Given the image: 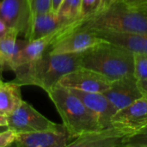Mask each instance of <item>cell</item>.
Listing matches in <instances>:
<instances>
[{
	"mask_svg": "<svg viewBox=\"0 0 147 147\" xmlns=\"http://www.w3.org/2000/svg\"><path fill=\"white\" fill-rule=\"evenodd\" d=\"M82 53L51 54L47 51L37 60L16 67L13 80L21 86L33 85L47 93L66 74L81 67Z\"/></svg>",
	"mask_w": 147,
	"mask_h": 147,
	"instance_id": "cell-1",
	"label": "cell"
},
{
	"mask_svg": "<svg viewBox=\"0 0 147 147\" xmlns=\"http://www.w3.org/2000/svg\"><path fill=\"white\" fill-rule=\"evenodd\" d=\"M81 67L100 73L111 82L134 77V54L104 40L82 53Z\"/></svg>",
	"mask_w": 147,
	"mask_h": 147,
	"instance_id": "cell-2",
	"label": "cell"
},
{
	"mask_svg": "<svg viewBox=\"0 0 147 147\" xmlns=\"http://www.w3.org/2000/svg\"><path fill=\"white\" fill-rule=\"evenodd\" d=\"M81 26L95 30L147 34V13L116 0L84 20Z\"/></svg>",
	"mask_w": 147,
	"mask_h": 147,
	"instance_id": "cell-3",
	"label": "cell"
},
{
	"mask_svg": "<svg viewBox=\"0 0 147 147\" xmlns=\"http://www.w3.org/2000/svg\"><path fill=\"white\" fill-rule=\"evenodd\" d=\"M47 95L72 140L84 134L102 128L96 117L69 89L57 84Z\"/></svg>",
	"mask_w": 147,
	"mask_h": 147,
	"instance_id": "cell-4",
	"label": "cell"
},
{
	"mask_svg": "<svg viewBox=\"0 0 147 147\" xmlns=\"http://www.w3.org/2000/svg\"><path fill=\"white\" fill-rule=\"evenodd\" d=\"M7 126L16 134H28L64 127L63 124L59 125L48 120L25 101L14 113L7 116Z\"/></svg>",
	"mask_w": 147,
	"mask_h": 147,
	"instance_id": "cell-5",
	"label": "cell"
},
{
	"mask_svg": "<svg viewBox=\"0 0 147 147\" xmlns=\"http://www.w3.org/2000/svg\"><path fill=\"white\" fill-rule=\"evenodd\" d=\"M82 22L59 37L47 52L51 54L83 53L104 41L93 29L82 27Z\"/></svg>",
	"mask_w": 147,
	"mask_h": 147,
	"instance_id": "cell-6",
	"label": "cell"
},
{
	"mask_svg": "<svg viewBox=\"0 0 147 147\" xmlns=\"http://www.w3.org/2000/svg\"><path fill=\"white\" fill-rule=\"evenodd\" d=\"M58 84L68 89L85 92L103 93L110 87L111 81L100 73L79 67L64 76Z\"/></svg>",
	"mask_w": 147,
	"mask_h": 147,
	"instance_id": "cell-7",
	"label": "cell"
},
{
	"mask_svg": "<svg viewBox=\"0 0 147 147\" xmlns=\"http://www.w3.org/2000/svg\"><path fill=\"white\" fill-rule=\"evenodd\" d=\"M111 125L130 134L147 127V98L141 97L131 105L117 111Z\"/></svg>",
	"mask_w": 147,
	"mask_h": 147,
	"instance_id": "cell-8",
	"label": "cell"
},
{
	"mask_svg": "<svg viewBox=\"0 0 147 147\" xmlns=\"http://www.w3.org/2000/svg\"><path fill=\"white\" fill-rule=\"evenodd\" d=\"M130 134L115 127L109 126L84 134L74 139L69 147H117L124 146Z\"/></svg>",
	"mask_w": 147,
	"mask_h": 147,
	"instance_id": "cell-9",
	"label": "cell"
},
{
	"mask_svg": "<svg viewBox=\"0 0 147 147\" xmlns=\"http://www.w3.org/2000/svg\"><path fill=\"white\" fill-rule=\"evenodd\" d=\"M72 139L65 127L59 129H49L28 134H16L13 146L22 147H65Z\"/></svg>",
	"mask_w": 147,
	"mask_h": 147,
	"instance_id": "cell-10",
	"label": "cell"
},
{
	"mask_svg": "<svg viewBox=\"0 0 147 147\" xmlns=\"http://www.w3.org/2000/svg\"><path fill=\"white\" fill-rule=\"evenodd\" d=\"M103 94L116 112L143 97L138 80L134 76L112 81L110 87Z\"/></svg>",
	"mask_w": 147,
	"mask_h": 147,
	"instance_id": "cell-11",
	"label": "cell"
},
{
	"mask_svg": "<svg viewBox=\"0 0 147 147\" xmlns=\"http://www.w3.org/2000/svg\"><path fill=\"white\" fill-rule=\"evenodd\" d=\"M31 11L28 0H2L0 4V19L9 29L25 35Z\"/></svg>",
	"mask_w": 147,
	"mask_h": 147,
	"instance_id": "cell-12",
	"label": "cell"
},
{
	"mask_svg": "<svg viewBox=\"0 0 147 147\" xmlns=\"http://www.w3.org/2000/svg\"><path fill=\"white\" fill-rule=\"evenodd\" d=\"M74 21L76 20L61 18L53 10L31 16L28 30L24 35L25 39L28 40H34L44 37L63 28Z\"/></svg>",
	"mask_w": 147,
	"mask_h": 147,
	"instance_id": "cell-13",
	"label": "cell"
},
{
	"mask_svg": "<svg viewBox=\"0 0 147 147\" xmlns=\"http://www.w3.org/2000/svg\"><path fill=\"white\" fill-rule=\"evenodd\" d=\"M69 90L77 96L86 108L96 117L102 128L111 126V119L116 111L103 93L85 92L73 89Z\"/></svg>",
	"mask_w": 147,
	"mask_h": 147,
	"instance_id": "cell-14",
	"label": "cell"
},
{
	"mask_svg": "<svg viewBox=\"0 0 147 147\" xmlns=\"http://www.w3.org/2000/svg\"><path fill=\"white\" fill-rule=\"evenodd\" d=\"M96 34L107 42L134 53H147V34L95 30Z\"/></svg>",
	"mask_w": 147,
	"mask_h": 147,
	"instance_id": "cell-15",
	"label": "cell"
},
{
	"mask_svg": "<svg viewBox=\"0 0 147 147\" xmlns=\"http://www.w3.org/2000/svg\"><path fill=\"white\" fill-rule=\"evenodd\" d=\"M22 102L20 84L14 81L0 83V115L5 116L11 115Z\"/></svg>",
	"mask_w": 147,
	"mask_h": 147,
	"instance_id": "cell-16",
	"label": "cell"
},
{
	"mask_svg": "<svg viewBox=\"0 0 147 147\" xmlns=\"http://www.w3.org/2000/svg\"><path fill=\"white\" fill-rule=\"evenodd\" d=\"M18 35L19 34L17 32L9 29L0 38V60L5 68L9 69L15 55L28 42L27 39L18 40Z\"/></svg>",
	"mask_w": 147,
	"mask_h": 147,
	"instance_id": "cell-17",
	"label": "cell"
},
{
	"mask_svg": "<svg viewBox=\"0 0 147 147\" xmlns=\"http://www.w3.org/2000/svg\"><path fill=\"white\" fill-rule=\"evenodd\" d=\"M134 78L137 80L147 79V53H134Z\"/></svg>",
	"mask_w": 147,
	"mask_h": 147,
	"instance_id": "cell-18",
	"label": "cell"
},
{
	"mask_svg": "<svg viewBox=\"0 0 147 147\" xmlns=\"http://www.w3.org/2000/svg\"><path fill=\"white\" fill-rule=\"evenodd\" d=\"M102 0H82L80 17L84 20L96 14L102 7Z\"/></svg>",
	"mask_w": 147,
	"mask_h": 147,
	"instance_id": "cell-19",
	"label": "cell"
},
{
	"mask_svg": "<svg viewBox=\"0 0 147 147\" xmlns=\"http://www.w3.org/2000/svg\"><path fill=\"white\" fill-rule=\"evenodd\" d=\"M124 147H147V127L129 135L124 143Z\"/></svg>",
	"mask_w": 147,
	"mask_h": 147,
	"instance_id": "cell-20",
	"label": "cell"
},
{
	"mask_svg": "<svg viewBox=\"0 0 147 147\" xmlns=\"http://www.w3.org/2000/svg\"><path fill=\"white\" fill-rule=\"evenodd\" d=\"M31 16L52 10V0H28Z\"/></svg>",
	"mask_w": 147,
	"mask_h": 147,
	"instance_id": "cell-21",
	"label": "cell"
},
{
	"mask_svg": "<svg viewBox=\"0 0 147 147\" xmlns=\"http://www.w3.org/2000/svg\"><path fill=\"white\" fill-rule=\"evenodd\" d=\"M16 134L10 129L0 133V147L11 146L16 140Z\"/></svg>",
	"mask_w": 147,
	"mask_h": 147,
	"instance_id": "cell-22",
	"label": "cell"
},
{
	"mask_svg": "<svg viewBox=\"0 0 147 147\" xmlns=\"http://www.w3.org/2000/svg\"><path fill=\"white\" fill-rule=\"evenodd\" d=\"M121 1L129 6L137 7V8H140L147 3V0H121Z\"/></svg>",
	"mask_w": 147,
	"mask_h": 147,
	"instance_id": "cell-23",
	"label": "cell"
},
{
	"mask_svg": "<svg viewBox=\"0 0 147 147\" xmlns=\"http://www.w3.org/2000/svg\"><path fill=\"white\" fill-rule=\"evenodd\" d=\"M138 85L144 97L147 98V79L146 80H138Z\"/></svg>",
	"mask_w": 147,
	"mask_h": 147,
	"instance_id": "cell-24",
	"label": "cell"
},
{
	"mask_svg": "<svg viewBox=\"0 0 147 147\" xmlns=\"http://www.w3.org/2000/svg\"><path fill=\"white\" fill-rule=\"evenodd\" d=\"M9 28L6 26V24L0 19V38L2 36H3L8 31H9Z\"/></svg>",
	"mask_w": 147,
	"mask_h": 147,
	"instance_id": "cell-25",
	"label": "cell"
},
{
	"mask_svg": "<svg viewBox=\"0 0 147 147\" xmlns=\"http://www.w3.org/2000/svg\"><path fill=\"white\" fill-rule=\"evenodd\" d=\"M62 0H52V10L55 13L58 12V9L61 4Z\"/></svg>",
	"mask_w": 147,
	"mask_h": 147,
	"instance_id": "cell-26",
	"label": "cell"
},
{
	"mask_svg": "<svg viewBox=\"0 0 147 147\" xmlns=\"http://www.w3.org/2000/svg\"><path fill=\"white\" fill-rule=\"evenodd\" d=\"M0 126H7V116L0 115Z\"/></svg>",
	"mask_w": 147,
	"mask_h": 147,
	"instance_id": "cell-27",
	"label": "cell"
},
{
	"mask_svg": "<svg viewBox=\"0 0 147 147\" xmlns=\"http://www.w3.org/2000/svg\"><path fill=\"white\" fill-rule=\"evenodd\" d=\"M4 69H5V66L2 63V61L0 60V83L3 81V71Z\"/></svg>",
	"mask_w": 147,
	"mask_h": 147,
	"instance_id": "cell-28",
	"label": "cell"
},
{
	"mask_svg": "<svg viewBox=\"0 0 147 147\" xmlns=\"http://www.w3.org/2000/svg\"><path fill=\"white\" fill-rule=\"evenodd\" d=\"M115 1H116V0H103V3H102V8L107 6L108 4H109V3H113V2H115ZM102 8H101V9H102Z\"/></svg>",
	"mask_w": 147,
	"mask_h": 147,
	"instance_id": "cell-29",
	"label": "cell"
},
{
	"mask_svg": "<svg viewBox=\"0 0 147 147\" xmlns=\"http://www.w3.org/2000/svg\"><path fill=\"white\" fill-rule=\"evenodd\" d=\"M8 129H9L8 126H0V133L1 132H3V131H6Z\"/></svg>",
	"mask_w": 147,
	"mask_h": 147,
	"instance_id": "cell-30",
	"label": "cell"
},
{
	"mask_svg": "<svg viewBox=\"0 0 147 147\" xmlns=\"http://www.w3.org/2000/svg\"><path fill=\"white\" fill-rule=\"evenodd\" d=\"M141 9H143L146 13H147V3L146 4H145V5H143V6H141V7H140Z\"/></svg>",
	"mask_w": 147,
	"mask_h": 147,
	"instance_id": "cell-31",
	"label": "cell"
},
{
	"mask_svg": "<svg viewBox=\"0 0 147 147\" xmlns=\"http://www.w3.org/2000/svg\"><path fill=\"white\" fill-rule=\"evenodd\" d=\"M102 3H103V0H102ZM102 8V7H101Z\"/></svg>",
	"mask_w": 147,
	"mask_h": 147,
	"instance_id": "cell-32",
	"label": "cell"
},
{
	"mask_svg": "<svg viewBox=\"0 0 147 147\" xmlns=\"http://www.w3.org/2000/svg\"><path fill=\"white\" fill-rule=\"evenodd\" d=\"M0 4H1V1H0Z\"/></svg>",
	"mask_w": 147,
	"mask_h": 147,
	"instance_id": "cell-33",
	"label": "cell"
}]
</instances>
